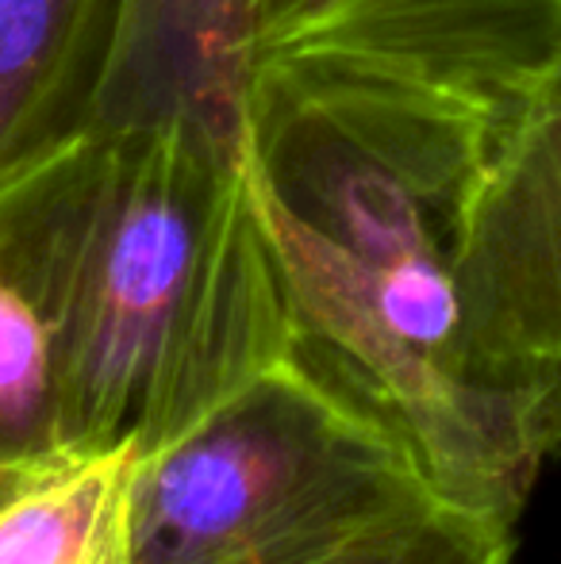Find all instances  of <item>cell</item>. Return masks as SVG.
I'll return each mask as SVG.
<instances>
[{
    "instance_id": "cell-6",
    "label": "cell",
    "mask_w": 561,
    "mask_h": 564,
    "mask_svg": "<svg viewBox=\"0 0 561 564\" xmlns=\"http://www.w3.org/2000/svg\"><path fill=\"white\" fill-rule=\"evenodd\" d=\"M258 0H120L89 131L188 119L250 134Z\"/></svg>"
},
{
    "instance_id": "cell-2",
    "label": "cell",
    "mask_w": 561,
    "mask_h": 564,
    "mask_svg": "<svg viewBox=\"0 0 561 564\" xmlns=\"http://www.w3.org/2000/svg\"><path fill=\"white\" fill-rule=\"evenodd\" d=\"M434 496L408 434L300 341L136 453L128 564H312Z\"/></svg>"
},
{
    "instance_id": "cell-8",
    "label": "cell",
    "mask_w": 561,
    "mask_h": 564,
    "mask_svg": "<svg viewBox=\"0 0 561 564\" xmlns=\"http://www.w3.org/2000/svg\"><path fill=\"white\" fill-rule=\"evenodd\" d=\"M136 446L77 457L0 507V564H128Z\"/></svg>"
},
{
    "instance_id": "cell-9",
    "label": "cell",
    "mask_w": 561,
    "mask_h": 564,
    "mask_svg": "<svg viewBox=\"0 0 561 564\" xmlns=\"http://www.w3.org/2000/svg\"><path fill=\"white\" fill-rule=\"evenodd\" d=\"M516 527L434 496L312 564H511Z\"/></svg>"
},
{
    "instance_id": "cell-7",
    "label": "cell",
    "mask_w": 561,
    "mask_h": 564,
    "mask_svg": "<svg viewBox=\"0 0 561 564\" xmlns=\"http://www.w3.org/2000/svg\"><path fill=\"white\" fill-rule=\"evenodd\" d=\"M120 0H0V177L89 131Z\"/></svg>"
},
{
    "instance_id": "cell-5",
    "label": "cell",
    "mask_w": 561,
    "mask_h": 564,
    "mask_svg": "<svg viewBox=\"0 0 561 564\" xmlns=\"http://www.w3.org/2000/svg\"><path fill=\"white\" fill-rule=\"evenodd\" d=\"M85 134L0 177V507L69 465L58 312Z\"/></svg>"
},
{
    "instance_id": "cell-10",
    "label": "cell",
    "mask_w": 561,
    "mask_h": 564,
    "mask_svg": "<svg viewBox=\"0 0 561 564\" xmlns=\"http://www.w3.org/2000/svg\"><path fill=\"white\" fill-rule=\"evenodd\" d=\"M323 4H331V0H258L255 46L266 43L270 35H278V31L292 28V23H300V20H308V15H315Z\"/></svg>"
},
{
    "instance_id": "cell-1",
    "label": "cell",
    "mask_w": 561,
    "mask_h": 564,
    "mask_svg": "<svg viewBox=\"0 0 561 564\" xmlns=\"http://www.w3.org/2000/svg\"><path fill=\"white\" fill-rule=\"evenodd\" d=\"M247 142L188 119L85 131L58 312L69 457L165 446L304 341Z\"/></svg>"
},
{
    "instance_id": "cell-4",
    "label": "cell",
    "mask_w": 561,
    "mask_h": 564,
    "mask_svg": "<svg viewBox=\"0 0 561 564\" xmlns=\"http://www.w3.org/2000/svg\"><path fill=\"white\" fill-rule=\"evenodd\" d=\"M477 380L561 453V43L446 216Z\"/></svg>"
},
{
    "instance_id": "cell-3",
    "label": "cell",
    "mask_w": 561,
    "mask_h": 564,
    "mask_svg": "<svg viewBox=\"0 0 561 564\" xmlns=\"http://www.w3.org/2000/svg\"><path fill=\"white\" fill-rule=\"evenodd\" d=\"M561 43V0H331L255 46L250 131H315L442 219Z\"/></svg>"
}]
</instances>
